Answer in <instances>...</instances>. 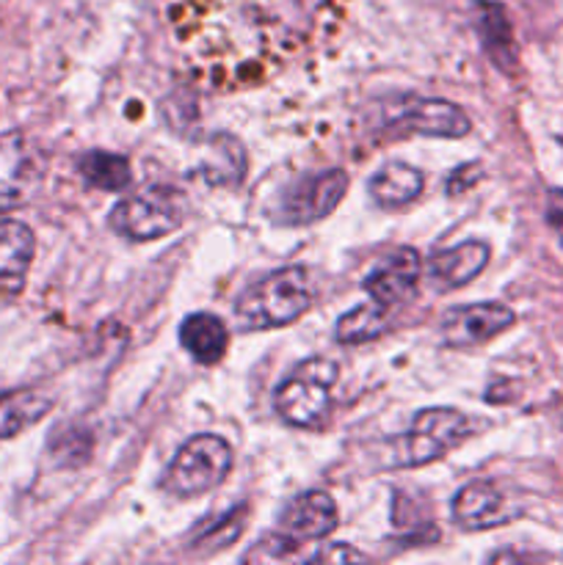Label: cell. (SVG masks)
<instances>
[{
	"mask_svg": "<svg viewBox=\"0 0 563 565\" xmlns=\"http://www.w3.org/2000/svg\"><path fill=\"white\" fill-rule=\"evenodd\" d=\"M348 0H166L188 66L215 92H246L334 36Z\"/></svg>",
	"mask_w": 563,
	"mask_h": 565,
	"instance_id": "cell-1",
	"label": "cell"
},
{
	"mask_svg": "<svg viewBox=\"0 0 563 565\" xmlns=\"http://www.w3.org/2000/svg\"><path fill=\"white\" fill-rule=\"evenodd\" d=\"M309 307L312 290L307 270L301 265H290L246 287L235 301V318L243 329H279L296 323Z\"/></svg>",
	"mask_w": 563,
	"mask_h": 565,
	"instance_id": "cell-2",
	"label": "cell"
},
{
	"mask_svg": "<svg viewBox=\"0 0 563 565\" xmlns=\"http://www.w3.org/2000/svg\"><path fill=\"white\" fill-rule=\"evenodd\" d=\"M340 379L337 362L312 356L298 364L274 392V408L287 425L304 430H318L329 419L331 390Z\"/></svg>",
	"mask_w": 563,
	"mask_h": 565,
	"instance_id": "cell-3",
	"label": "cell"
},
{
	"mask_svg": "<svg viewBox=\"0 0 563 565\" xmlns=\"http://www.w3.org/2000/svg\"><path fill=\"white\" fill-rule=\"evenodd\" d=\"M472 430V423L456 408H423L412 419L406 434L390 441L386 467L412 469L445 458L453 447L461 445Z\"/></svg>",
	"mask_w": 563,
	"mask_h": 565,
	"instance_id": "cell-4",
	"label": "cell"
},
{
	"mask_svg": "<svg viewBox=\"0 0 563 565\" xmlns=\"http://www.w3.org/2000/svg\"><path fill=\"white\" fill-rule=\"evenodd\" d=\"M232 461H235V452H232V445L224 436H191L177 450L174 461L166 469L163 480H160V489L166 494L177 497V500L202 497L224 483V478L232 469Z\"/></svg>",
	"mask_w": 563,
	"mask_h": 565,
	"instance_id": "cell-5",
	"label": "cell"
},
{
	"mask_svg": "<svg viewBox=\"0 0 563 565\" xmlns=\"http://www.w3.org/2000/svg\"><path fill=\"white\" fill-rule=\"evenodd\" d=\"M188 202L177 188L152 185L121 199L108 215V226L127 241H158L180 230Z\"/></svg>",
	"mask_w": 563,
	"mask_h": 565,
	"instance_id": "cell-6",
	"label": "cell"
},
{
	"mask_svg": "<svg viewBox=\"0 0 563 565\" xmlns=\"http://www.w3.org/2000/svg\"><path fill=\"white\" fill-rule=\"evenodd\" d=\"M348 191V174L342 169L318 171V174L304 177L298 185L282 196L276 221L285 226H307L326 218L337 204L342 202Z\"/></svg>",
	"mask_w": 563,
	"mask_h": 565,
	"instance_id": "cell-7",
	"label": "cell"
},
{
	"mask_svg": "<svg viewBox=\"0 0 563 565\" xmlns=\"http://www.w3.org/2000/svg\"><path fill=\"white\" fill-rule=\"evenodd\" d=\"M450 513L458 527L480 533V530H495L513 522L522 508L491 480H472L453 497Z\"/></svg>",
	"mask_w": 563,
	"mask_h": 565,
	"instance_id": "cell-8",
	"label": "cell"
},
{
	"mask_svg": "<svg viewBox=\"0 0 563 565\" xmlns=\"http://www.w3.org/2000/svg\"><path fill=\"white\" fill-rule=\"evenodd\" d=\"M517 323L511 307L500 301L456 307L442 318V342L450 348H475L495 340Z\"/></svg>",
	"mask_w": 563,
	"mask_h": 565,
	"instance_id": "cell-9",
	"label": "cell"
},
{
	"mask_svg": "<svg viewBox=\"0 0 563 565\" xmlns=\"http://www.w3.org/2000/svg\"><path fill=\"white\" fill-rule=\"evenodd\" d=\"M386 127L392 132H414V136L464 138L472 121L464 114V108L447 103V99L419 97L395 108V114H390L386 119Z\"/></svg>",
	"mask_w": 563,
	"mask_h": 565,
	"instance_id": "cell-10",
	"label": "cell"
},
{
	"mask_svg": "<svg viewBox=\"0 0 563 565\" xmlns=\"http://www.w3.org/2000/svg\"><path fill=\"white\" fill-rule=\"evenodd\" d=\"M419 276H423V263L414 248L401 246L395 252L384 254L370 270L368 279L362 281L364 292L373 298L379 307L392 309L401 303L412 301V296L419 287Z\"/></svg>",
	"mask_w": 563,
	"mask_h": 565,
	"instance_id": "cell-11",
	"label": "cell"
},
{
	"mask_svg": "<svg viewBox=\"0 0 563 565\" xmlns=\"http://www.w3.org/2000/svg\"><path fill=\"white\" fill-rule=\"evenodd\" d=\"M337 522H340V511L331 494L307 491L287 502L279 516V530L293 546H298L304 541H323L326 535L334 533Z\"/></svg>",
	"mask_w": 563,
	"mask_h": 565,
	"instance_id": "cell-12",
	"label": "cell"
},
{
	"mask_svg": "<svg viewBox=\"0 0 563 565\" xmlns=\"http://www.w3.org/2000/svg\"><path fill=\"white\" fill-rule=\"evenodd\" d=\"M33 252H36V237L31 226L14 218H0V303L22 292Z\"/></svg>",
	"mask_w": 563,
	"mask_h": 565,
	"instance_id": "cell-13",
	"label": "cell"
},
{
	"mask_svg": "<svg viewBox=\"0 0 563 565\" xmlns=\"http://www.w3.org/2000/svg\"><path fill=\"white\" fill-rule=\"evenodd\" d=\"M491 248L484 241H464L458 246L434 252L428 259V274L439 290H456L469 285L489 265Z\"/></svg>",
	"mask_w": 563,
	"mask_h": 565,
	"instance_id": "cell-14",
	"label": "cell"
},
{
	"mask_svg": "<svg viewBox=\"0 0 563 565\" xmlns=\"http://www.w3.org/2000/svg\"><path fill=\"white\" fill-rule=\"evenodd\" d=\"M180 342L193 362L202 364V367H213L224 359L226 348H230V331H226L224 320L215 318V315L196 312L182 320Z\"/></svg>",
	"mask_w": 563,
	"mask_h": 565,
	"instance_id": "cell-15",
	"label": "cell"
},
{
	"mask_svg": "<svg viewBox=\"0 0 563 565\" xmlns=\"http://www.w3.org/2000/svg\"><path fill=\"white\" fill-rule=\"evenodd\" d=\"M425 185L423 171L414 169V166L403 163V160H392L384 163L373 174V180L368 182L370 199H373L379 207L384 210H401L406 204H412L414 199H419Z\"/></svg>",
	"mask_w": 563,
	"mask_h": 565,
	"instance_id": "cell-16",
	"label": "cell"
},
{
	"mask_svg": "<svg viewBox=\"0 0 563 565\" xmlns=\"http://www.w3.org/2000/svg\"><path fill=\"white\" fill-rule=\"evenodd\" d=\"M53 408V397L39 390H14L0 395V439L22 434L44 419Z\"/></svg>",
	"mask_w": 563,
	"mask_h": 565,
	"instance_id": "cell-17",
	"label": "cell"
},
{
	"mask_svg": "<svg viewBox=\"0 0 563 565\" xmlns=\"http://www.w3.org/2000/svg\"><path fill=\"white\" fill-rule=\"evenodd\" d=\"M475 11H478V31L486 53L491 55V61L500 70H511V64L517 61V42H513V31L506 17V9L500 3L484 0V3L475 6Z\"/></svg>",
	"mask_w": 563,
	"mask_h": 565,
	"instance_id": "cell-18",
	"label": "cell"
},
{
	"mask_svg": "<svg viewBox=\"0 0 563 565\" xmlns=\"http://www.w3.org/2000/svg\"><path fill=\"white\" fill-rule=\"evenodd\" d=\"M77 171H81L83 182L99 191H125L130 185V163L127 158L116 152H103V149H92L77 160Z\"/></svg>",
	"mask_w": 563,
	"mask_h": 565,
	"instance_id": "cell-19",
	"label": "cell"
},
{
	"mask_svg": "<svg viewBox=\"0 0 563 565\" xmlns=\"http://www.w3.org/2000/svg\"><path fill=\"white\" fill-rule=\"evenodd\" d=\"M386 331V309L379 303H362L337 320L334 337L342 345H362V342L379 340Z\"/></svg>",
	"mask_w": 563,
	"mask_h": 565,
	"instance_id": "cell-20",
	"label": "cell"
},
{
	"mask_svg": "<svg viewBox=\"0 0 563 565\" xmlns=\"http://www.w3.org/2000/svg\"><path fill=\"white\" fill-rule=\"evenodd\" d=\"M546 221H550V226L555 230L557 241L563 246V188H555L546 196Z\"/></svg>",
	"mask_w": 563,
	"mask_h": 565,
	"instance_id": "cell-21",
	"label": "cell"
},
{
	"mask_svg": "<svg viewBox=\"0 0 563 565\" xmlns=\"http://www.w3.org/2000/svg\"><path fill=\"white\" fill-rule=\"evenodd\" d=\"M309 561H364L362 552L357 550H348V546H342V550H326V552H318V555H312Z\"/></svg>",
	"mask_w": 563,
	"mask_h": 565,
	"instance_id": "cell-22",
	"label": "cell"
},
{
	"mask_svg": "<svg viewBox=\"0 0 563 565\" xmlns=\"http://www.w3.org/2000/svg\"><path fill=\"white\" fill-rule=\"evenodd\" d=\"M478 166H464V169H458L456 174L450 177V193H458L464 191V188L469 185V177H478Z\"/></svg>",
	"mask_w": 563,
	"mask_h": 565,
	"instance_id": "cell-23",
	"label": "cell"
}]
</instances>
